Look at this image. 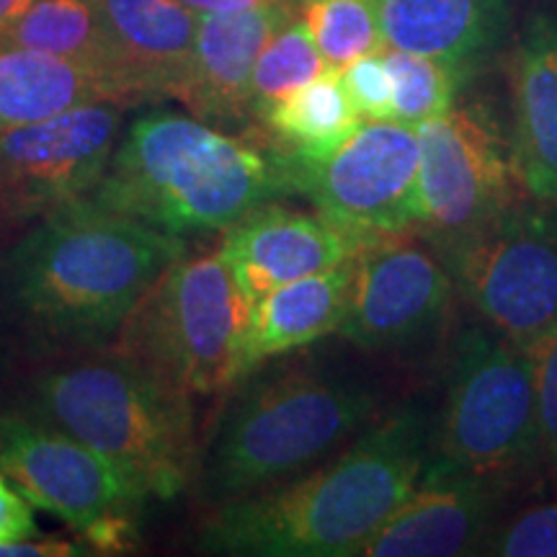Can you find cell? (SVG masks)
I'll return each instance as SVG.
<instances>
[{
    "mask_svg": "<svg viewBox=\"0 0 557 557\" xmlns=\"http://www.w3.org/2000/svg\"><path fill=\"white\" fill-rule=\"evenodd\" d=\"M207 451L197 485L209 504L297 475L382 416V395L351 374L287 364L240 380Z\"/></svg>",
    "mask_w": 557,
    "mask_h": 557,
    "instance_id": "obj_4",
    "label": "cell"
},
{
    "mask_svg": "<svg viewBox=\"0 0 557 557\" xmlns=\"http://www.w3.org/2000/svg\"><path fill=\"white\" fill-rule=\"evenodd\" d=\"M32 410L107 457L150 500H176L197 485L191 398L120 351L47 372L34 385Z\"/></svg>",
    "mask_w": 557,
    "mask_h": 557,
    "instance_id": "obj_5",
    "label": "cell"
},
{
    "mask_svg": "<svg viewBox=\"0 0 557 557\" xmlns=\"http://www.w3.org/2000/svg\"><path fill=\"white\" fill-rule=\"evenodd\" d=\"M418 132V225L431 243L457 238L496 218L521 186L511 139L480 107H451Z\"/></svg>",
    "mask_w": 557,
    "mask_h": 557,
    "instance_id": "obj_11",
    "label": "cell"
},
{
    "mask_svg": "<svg viewBox=\"0 0 557 557\" xmlns=\"http://www.w3.org/2000/svg\"><path fill=\"white\" fill-rule=\"evenodd\" d=\"M369 243L320 212L263 205L230 225L218 248L235 282L256 302L282 284L341 267Z\"/></svg>",
    "mask_w": 557,
    "mask_h": 557,
    "instance_id": "obj_14",
    "label": "cell"
},
{
    "mask_svg": "<svg viewBox=\"0 0 557 557\" xmlns=\"http://www.w3.org/2000/svg\"><path fill=\"white\" fill-rule=\"evenodd\" d=\"M178 3L197 13H233L259 9V5L282 3V0H178Z\"/></svg>",
    "mask_w": 557,
    "mask_h": 557,
    "instance_id": "obj_32",
    "label": "cell"
},
{
    "mask_svg": "<svg viewBox=\"0 0 557 557\" xmlns=\"http://www.w3.org/2000/svg\"><path fill=\"white\" fill-rule=\"evenodd\" d=\"M287 194H295V178L282 148L152 111L116 143L90 199L184 238L227 230Z\"/></svg>",
    "mask_w": 557,
    "mask_h": 557,
    "instance_id": "obj_3",
    "label": "cell"
},
{
    "mask_svg": "<svg viewBox=\"0 0 557 557\" xmlns=\"http://www.w3.org/2000/svg\"><path fill=\"white\" fill-rule=\"evenodd\" d=\"M0 47H24L78 62L103 83L109 99L116 103L96 0H34L24 16L0 34Z\"/></svg>",
    "mask_w": 557,
    "mask_h": 557,
    "instance_id": "obj_23",
    "label": "cell"
},
{
    "mask_svg": "<svg viewBox=\"0 0 557 557\" xmlns=\"http://www.w3.org/2000/svg\"><path fill=\"white\" fill-rule=\"evenodd\" d=\"M455 282L431 240L382 235L357 256L351 299L338 336L364 351L398 354L442 329Z\"/></svg>",
    "mask_w": 557,
    "mask_h": 557,
    "instance_id": "obj_13",
    "label": "cell"
},
{
    "mask_svg": "<svg viewBox=\"0 0 557 557\" xmlns=\"http://www.w3.org/2000/svg\"><path fill=\"white\" fill-rule=\"evenodd\" d=\"M357 256L323 274L295 278L253 302L243 338V377L267 361L338 333L351 299Z\"/></svg>",
    "mask_w": 557,
    "mask_h": 557,
    "instance_id": "obj_19",
    "label": "cell"
},
{
    "mask_svg": "<svg viewBox=\"0 0 557 557\" xmlns=\"http://www.w3.org/2000/svg\"><path fill=\"white\" fill-rule=\"evenodd\" d=\"M34 0H0V34H3L18 16H24Z\"/></svg>",
    "mask_w": 557,
    "mask_h": 557,
    "instance_id": "obj_33",
    "label": "cell"
},
{
    "mask_svg": "<svg viewBox=\"0 0 557 557\" xmlns=\"http://www.w3.org/2000/svg\"><path fill=\"white\" fill-rule=\"evenodd\" d=\"M506 491L472 478L423 470V478L354 557L478 555Z\"/></svg>",
    "mask_w": 557,
    "mask_h": 557,
    "instance_id": "obj_15",
    "label": "cell"
},
{
    "mask_svg": "<svg viewBox=\"0 0 557 557\" xmlns=\"http://www.w3.org/2000/svg\"><path fill=\"white\" fill-rule=\"evenodd\" d=\"M96 101H111L109 90L78 62L0 47V129L50 120Z\"/></svg>",
    "mask_w": 557,
    "mask_h": 557,
    "instance_id": "obj_21",
    "label": "cell"
},
{
    "mask_svg": "<svg viewBox=\"0 0 557 557\" xmlns=\"http://www.w3.org/2000/svg\"><path fill=\"white\" fill-rule=\"evenodd\" d=\"M0 475L101 553L127 547L150 504L116 465L34 410H0Z\"/></svg>",
    "mask_w": 557,
    "mask_h": 557,
    "instance_id": "obj_9",
    "label": "cell"
},
{
    "mask_svg": "<svg viewBox=\"0 0 557 557\" xmlns=\"http://www.w3.org/2000/svg\"><path fill=\"white\" fill-rule=\"evenodd\" d=\"M37 537L32 504L0 475V545Z\"/></svg>",
    "mask_w": 557,
    "mask_h": 557,
    "instance_id": "obj_30",
    "label": "cell"
},
{
    "mask_svg": "<svg viewBox=\"0 0 557 557\" xmlns=\"http://www.w3.org/2000/svg\"><path fill=\"white\" fill-rule=\"evenodd\" d=\"M431 246L500 336L527 348L557 331V199L521 194L483 225Z\"/></svg>",
    "mask_w": 557,
    "mask_h": 557,
    "instance_id": "obj_8",
    "label": "cell"
},
{
    "mask_svg": "<svg viewBox=\"0 0 557 557\" xmlns=\"http://www.w3.org/2000/svg\"><path fill=\"white\" fill-rule=\"evenodd\" d=\"M122 109L96 101L0 129V220H39L90 197L120 143Z\"/></svg>",
    "mask_w": 557,
    "mask_h": 557,
    "instance_id": "obj_12",
    "label": "cell"
},
{
    "mask_svg": "<svg viewBox=\"0 0 557 557\" xmlns=\"http://www.w3.org/2000/svg\"><path fill=\"white\" fill-rule=\"evenodd\" d=\"M325 73H331L329 62L320 54L308 26L295 16L269 39L256 60L250 81V116L263 120L276 101L287 99L292 90L308 86Z\"/></svg>",
    "mask_w": 557,
    "mask_h": 557,
    "instance_id": "obj_25",
    "label": "cell"
},
{
    "mask_svg": "<svg viewBox=\"0 0 557 557\" xmlns=\"http://www.w3.org/2000/svg\"><path fill=\"white\" fill-rule=\"evenodd\" d=\"M478 555L557 557V500L542 504L493 527Z\"/></svg>",
    "mask_w": 557,
    "mask_h": 557,
    "instance_id": "obj_27",
    "label": "cell"
},
{
    "mask_svg": "<svg viewBox=\"0 0 557 557\" xmlns=\"http://www.w3.org/2000/svg\"><path fill=\"white\" fill-rule=\"evenodd\" d=\"M0 372H3V364H0Z\"/></svg>",
    "mask_w": 557,
    "mask_h": 557,
    "instance_id": "obj_34",
    "label": "cell"
},
{
    "mask_svg": "<svg viewBox=\"0 0 557 557\" xmlns=\"http://www.w3.org/2000/svg\"><path fill=\"white\" fill-rule=\"evenodd\" d=\"M289 163L295 194L359 238L377 240L418 225L421 145L416 127L395 120L361 122L329 156H289Z\"/></svg>",
    "mask_w": 557,
    "mask_h": 557,
    "instance_id": "obj_10",
    "label": "cell"
},
{
    "mask_svg": "<svg viewBox=\"0 0 557 557\" xmlns=\"http://www.w3.org/2000/svg\"><path fill=\"white\" fill-rule=\"evenodd\" d=\"M261 122L287 156L318 160L336 150L364 120L348 99L341 75L331 70L276 101Z\"/></svg>",
    "mask_w": 557,
    "mask_h": 557,
    "instance_id": "obj_22",
    "label": "cell"
},
{
    "mask_svg": "<svg viewBox=\"0 0 557 557\" xmlns=\"http://www.w3.org/2000/svg\"><path fill=\"white\" fill-rule=\"evenodd\" d=\"M511 158L527 197L557 199V13H532L511 54Z\"/></svg>",
    "mask_w": 557,
    "mask_h": 557,
    "instance_id": "obj_18",
    "label": "cell"
},
{
    "mask_svg": "<svg viewBox=\"0 0 557 557\" xmlns=\"http://www.w3.org/2000/svg\"><path fill=\"white\" fill-rule=\"evenodd\" d=\"M537 385L542 472L557 485V331L524 348Z\"/></svg>",
    "mask_w": 557,
    "mask_h": 557,
    "instance_id": "obj_28",
    "label": "cell"
},
{
    "mask_svg": "<svg viewBox=\"0 0 557 557\" xmlns=\"http://www.w3.org/2000/svg\"><path fill=\"white\" fill-rule=\"evenodd\" d=\"M81 549L70 542L62 540H16L0 545V557H65V555H78Z\"/></svg>",
    "mask_w": 557,
    "mask_h": 557,
    "instance_id": "obj_31",
    "label": "cell"
},
{
    "mask_svg": "<svg viewBox=\"0 0 557 557\" xmlns=\"http://www.w3.org/2000/svg\"><path fill=\"white\" fill-rule=\"evenodd\" d=\"M426 470L511 491L542 472L537 385L521 346L468 323L451 346L447 393L431 423Z\"/></svg>",
    "mask_w": 557,
    "mask_h": 557,
    "instance_id": "obj_6",
    "label": "cell"
},
{
    "mask_svg": "<svg viewBox=\"0 0 557 557\" xmlns=\"http://www.w3.org/2000/svg\"><path fill=\"white\" fill-rule=\"evenodd\" d=\"M385 65L393 78V120L421 127L455 103L462 73L449 62L426 54L385 50Z\"/></svg>",
    "mask_w": 557,
    "mask_h": 557,
    "instance_id": "obj_26",
    "label": "cell"
},
{
    "mask_svg": "<svg viewBox=\"0 0 557 557\" xmlns=\"http://www.w3.org/2000/svg\"><path fill=\"white\" fill-rule=\"evenodd\" d=\"M116 103L176 96L189 67L199 13L178 0H96Z\"/></svg>",
    "mask_w": 557,
    "mask_h": 557,
    "instance_id": "obj_17",
    "label": "cell"
},
{
    "mask_svg": "<svg viewBox=\"0 0 557 557\" xmlns=\"http://www.w3.org/2000/svg\"><path fill=\"white\" fill-rule=\"evenodd\" d=\"M295 11L333 73L364 54L385 52L380 0H297Z\"/></svg>",
    "mask_w": 557,
    "mask_h": 557,
    "instance_id": "obj_24",
    "label": "cell"
},
{
    "mask_svg": "<svg viewBox=\"0 0 557 557\" xmlns=\"http://www.w3.org/2000/svg\"><path fill=\"white\" fill-rule=\"evenodd\" d=\"M504 0H380L385 50L426 54L468 75L504 32Z\"/></svg>",
    "mask_w": 557,
    "mask_h": 557,
    "instance_id": "obj_20",
    "label": "cell"
},
{
    "mask_svg": "<svg viewBox=\"0 0 557 557\" xmlns=\"http://www.w3.org/2000/svg\"><path fill=\"white\" fill-rule=\"evenodd\" d=\"M431 418L382 413L329 462L220 500L199 524L197 549L235 557H354L423 478Z\"/></svg>",
    "mask_w": 557,
    "mask_h": 557,
    "instance_id": "obj_1",
    "label": "cell"
},
{
    "mask_svg": "<svg viewBox=\"0 0 557 557\" xmlns=\"http://www.w3.org/2000/svg\"><path fill=\"white\" fill-rule=\"evenodd\" d=\"M186 243L90 197L39 218L0 261V302L54 346L109 344Z\"/></svg>",
    "mask_w": 557,
    "mask_h": 557,
    "instance_id": "obj_2",
    "label": "cell"
},
{
    "mask_svg": "<svg viewBox=\"0 0 557 557\" xmlns=\"http://www.w3.org/2000/svg\"><path fill=\"white\" fill-rule=\"evenodd\" d=\"M250 312L220 248L184 253L124 320L114 351L186 398L218 395L243 380Z\"/></svg>",
    "mask_w": 557,
    "mask_h": 557,
    "instance_id": "obj_7",
    "label": "cell"
},
{
    "mask_svg": "<svg viewBox=\"0 0 557 557\" xmlns=\"http://www.w3.org/2000/svg\"><path fill=\"white\" fill-rule=\"evenodd\" d=\"M295 16V3L287 0L248 11L199 13L189 67L176 90L194 120L212 127L248 120L256 60Z\"/></svg>",
    "mask_w": 557,
    "mask_h": 557,
    "instance_id": "obj_16",
    "label": "cell"
},
{
    "mask_svg": "<svg viewBox=\"0 0 557 557\" xmlns=\"http://www.w3.org/2000/svg\"><path fill=\"white\" fill-rule=\"evenodd\" d=\"M348 99L364 122L393 120V78L382 52L364 54L341 70Z\"/></svg>",
    "mask_w": 557,
    "mask_h": 557,
    "instance_id": "obj_29",
    "label": "cell"
}]
</instances>
